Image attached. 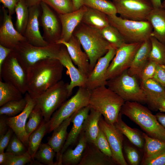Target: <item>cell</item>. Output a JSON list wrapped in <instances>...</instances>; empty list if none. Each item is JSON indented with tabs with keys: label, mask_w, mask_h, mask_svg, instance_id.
<instances>
[{
	"label": "cell",
	"mask_w": 165,
	"mask_h": 165,
	"mask_svg": "<svg viewBox=\"0 0 165 165\" xmlns=\"http://www.w3.org/2000/svg\"><path fill=\"white\" fill-rule=\"evenodd\" d=\"M2 9L3 19L0 28V44L13 50L19 43L27 40L14 28L7 9L3 6Z\"/></svg>",
	"instance_id": "e0dca14e"
},
{
	"label": "cell",
	"mask_w": 165,
	"mask_h": 165,
	"mask_svg": "<svg viewBox=\"0 0 165 165\" xmlns=\"http://www.w3.org/2000/svg\"></svg>",
	"instance_id": "be15d7a7"
},
{
	"label": "cell",
	"mask_w": 165,
	"mask_h": 165,
	"mask_svg": "<svg viewBox=\"0 0 165 165\" xmlns=\"http://www.w3.org/2000/svg\"><path fill=\"white\" fill-rule=\"evenodd\" d=\"M27 103L25 97L20 100L8 101L0 107V115L7 117L15 116L24 110Z\"/></svg>",
	"instance_id": "d590c367"
},
{
	"label": "cell",
	"mask_w": 165,
	"mask_h": 165,
	"mask_svg": "<svg viewBox=\"0 0 165 165\" xmlns=\"http://www.w3.org/2000/svg\"><path fill=\"white\" fill-rule=\"evenodd\" d=\"M155 116L159 123L165 128V114L159 112Z\"/></svg>",
	"instance_id": "11a10c76"
},
{
	"label": "cell",
	"mask_w": 165,
	"mask_h": 165,
	"mask_svg": "<svg viewBox=\"0 0 165 165\" xmlns=\"http://www.w3.org/2000/svg\"><path fill=\"white\" fill-rule=\"evenodd\" d=\"M13 50L0 44V69L5 60Z\"/></svg>",
	"instance_id": "f5cc1de1"
},
{
	"label": "cell",
	"mask_w": 165,
	"mask_h": 165,
	"mask_svg": "<svg viewBox=\"0 0 165 165\" xmlns=\"http://www.w3.org/2000/svg\"><path fill=\"white\" fill-rule=\"evenodd\" d=\"M151 3L153 8L162 7L161 0H148Z\"/></svg>",
	"instance_id": "680465c9"
},
{
	"label": "cell",
	"mask_w": 165,
	"mask_h": 165,
	"mask_svg": "<svg viewBox=\"0 0 165 165\" xmlns=\"http://www.w3.org/2000/svg\"><path fill=\"white\" fill-rule=\"evenodd\" d=\"M86 7L83 6L80 9L72 12L59 14L61 26L60 38L68 42L72 36L73 32L77 26L82 21Z\"/></svg>",
	"instance_id": "7402d4cb"
},
{
	"label": "cell",
	"mask_w": 165,
	"mask_h": 165,
	"mask_svg": "<svg viewBox=\"0 0 165 165\" xmlns=\"http://www.w3.org/2000/svg\"><path fill=\"white\" fill-rule=\"evenodd\" d=\"M146 19L152 28V36L165 44V9L153 8Z\"/></svg>",
	"instance_id": "484cf974"
},
{
	"label": "cell",
	"mask_w": 165,
	"mask_h": 165,
	"mask_svg": "<svg viewBox=\"0 0 165 165\" xmlns=\"http://www.w3.org/2000/svg\"><path fill=\"white\" fill-rule=\"evenodd\" d=\"M61 44L50 43L45 46L33 45L27 41L21 42L13 49L20 62L25 71L42 60L57 59Z\"/></svg>",
	"instance_id": "8992f818"
},
{
	"label": "cell",
	"mask_w": 165,
	"mask_h": 165,
	"mask_svg": "<svg viewBox=\"0 0 165 165\" xmlns=\"http://www.w3.org/2000/svg\"><path fill=\"white\" fill-rule=\"evenodd\" d=\"M42 0H25L28 7L40 5Z\"/></svg>",
	"instance_id": "91938a15"
},
{
	"label": "cell",
	"mask_w": 165,
	"mask_h": 165,
	"mask_svg": "<svg viewBox=\"0 0 165 165\" xmlns=\"http://www.w3.org/2000/svg\"><path fill=\"white\" fill-rule=\"evenodd\" d=\"M141 86L145 95L146 103L152 110L157 111L158 101L165 98V88L152 79L141 83Z\"/></svg>",
	"instance_id": "cb8c5ba5"
},
{
	"label": "cell",
	"mask_w": 165,
	"mask_h": 165,
	"mask_svg": "<svg viewBox=\"0 0 165 165\" xmlns=\"http://www.w3.org/2000/svg\"><path fill=\"white\" fill-rule=\"evenodd\" d=\"M56 43L66 46L73 62L77 66L82 74L87 78L90 73L89 60L87 54L82 50L81 44L78 39L72 35L68 42L60 39Z\"/></svg>",
	"instance_id": "ac0fdd59"
},
{
	"label": "cell",
	"mask_w": 165,
	"mask_h": 165,
	"mask_svg": "<svg viewBox=\"0 0 165 165\" xmlns=\"http://www.w3.org/2000/svg\"><path fill=\"white\" fill-rule=\"evenodd\" d=\"M59 14H65L75 10L72 0H42Z\"/></svg>",
	"instance_id": "b9f144b4"
},
{
	"label": "cell",
	"mask_w": 165,
	"mask_h": 165,
	"mask_svg": "<svg viewBox=\"0 0 165 165\" xmlns=\"http://www.w3.org/2000/svg\"><path fill=\"white\" fill-rule=\"evenodd\" d=\"M74 148H68L63 153L61 160L62 165H79L86 150L88 141L82 130Z\"/></svg>",
	"instance_id": "4316f807"
},
{
	"label": "cell",
	"mask_w": 165,
	"mask_h": 165,
	"mask_svg": "<svg viewBox=\"0 0 165 165\" xmlns=\"http://www.w3.org/2000/svg\"><path fill=\"white\" fill-rule=\"evenodd\" d=\"M144 165H165V151L153 157L143 159Z\"/></svg>",
	"instance_id": "c3c4849f"
},
{
	"label": "cell",
	"mask_w": 165,
	"mask_h": 165,
	"mask_svg": "<svg viewBox=\"0 0 165 165\" xmlns=\"http://www.w3.org/2000/svg\"><path fill=\"white\" fill-rule=\"evenodd\" d=\"M120 112L138 124L149 136L165 141V128L156 116L141 103L125 101Z\"/></svg>",
	"instance_id": "7a4b0ae2"
},
{
	"label": "cell",
	"mask_w": 165,
	"mask_h": 165,
	"mask_svg": "<svg viewBox=\"0 0 165 165\" xmlns=\"http://www.w3.org/2000/svg\"><path fill=\"white\" fill-rule=\"evenodd\" d=\"M13 130L9 127L6 133L0 137V153L4 152L7 147L14 134Z\"/></svg>",
	"instance_id": "f907efd6"
},
{
	"label": "cell",
	"mask_w": 165,
	"mask_h": 165,
	"mask_svg": "<svg viewBox=\"0 0 165 165\" xmlns=\"http://www.w3.org/2000/svg\"><path fill=\"white\" fill-rule=\"evenodd\" d=\"M157 64L154 62L148 61L142 68L139 78L141 83H143L148 80L152 79L156 70Z\"/></svg>",
	"instance_id": "bcb514c9"
},
{
	"label": "cell",
	"mask_w": 165,
	"mask_h": 165,
	"mask_svg": "<svg viewBox=\"0 0 165 165\" xmlns=\"http://www.w3.org/2000/svg\"><path fill=\"white\" fill-rule=\"evenodd\" d=\"M151 48L148 61L157 64L165 65V44L151 36L150 38Z\"/></svg>",
	"instance_id": "8d00e7d4"
},
{
	"label": "cell",
	"mask_w": 165,
	"mask_h": 165,
	"mask_svg": "<svg viewBox=\"0 0 165 165\" xmlns=\"http://www.w3.org/2000/svg\"><path fill=\"white\" fill-rule=\"evenodd\" d=\"M152 79L165 88V65L157 64L155 75Z\"/></svg>",
	"instance_id": "681fc988"
},
{
	"label": "cell",
	"mask_w": 165,
	"mask_h": 165,
	"mask_svg": "<svg viewBox=\"0 0 165 165\" xmlns=\"http://www.w3.org/2000/svg\"><path fill=\"white\" fill-rule=\"evenodd\" d=\"M151 48L150 38L141 43L127 70L130 75L139 77L142 68L148 61Z\"/></svg>",
	"instance_id": "83f0119b"
},
{
	"label": "cell",
	"mask_w": 165,
	"mask_h": 165,
	"mask_svg": "<svg viewBox=\"0 0 165 165\" xmlns=\"http://www.w3.org/2000/svg\"><path fill=\"white\" fill-rule=\"evenodd\" d=\"M122 115L120 112L116 121L114 123L115 127L135 146L140 148L144 147L145 140L142 135L136 129L128 126L122 120Z\"/></svg>",
	"instance_id": "f546056e"
},
{
	"label": "cell",
	"mask_w": 165,
	"mask_h": 165,
	"mask_svg": "<svg viewBox=\"0 0 165 165\" xmlns=\"http://www.w3.org/2000/svg\"><path fill=\"white\" fill-rule=\"evenodd\" d=\"M145 140L143 159L149 158L165 151V141L151 137L142 133Z\"/></svg>",
	"instance_id": "d6a6232c"
},
{
	"label": "cell",
	"mask_w": 165,
	"mask_h": 165,
	"mask_svg": "<svg viewBox=\"0 0 165 165\" xmlns=\"http://www.w3.org/2000/svg\"><path fill=\"white\" fill-rule=\"evenodd\" d=\"M117 49L111 45L107 53L98 60L87 78L86 87L89 90H91L98 87L106 85L107 71L116 54Z\"/></svg>",
	"instance_id": "5bb4252c"
},
{
	"label": "cell",
	"mask_w": 165,
	"mask_h": 165,
	"mask_svg": "<svg viewBox=\"0 0 165 165\" xmlns=\"http://www.w3.org/2000/svg\"><path fill=\"white\" fill-rule=\"evenodd\" d=\"M6 152L16 155H21L27 152L28 149L14 133L6 148Z\"/></svg>",
	"instance_id": "7bdbcfd3"
},
{
	"label": "cell",
	"mask_w": 165,
	"mask_h": 165,
	"mask_svg": "<svg viewBox=\"0 0 165 165\" xmlns=\"http://www.w3.org/2000/svg\"><path fill=\"white\" fill-rule=\"evenodd\" d=\"M136 77L130 75L127 70L108 80L106 86L120 96L125 102L146 103L145 94Z\"/></svg>",
	"instance_id": "ba28073f"
},
{
	"label": "cell",
	"mask_w": 165,
	"mask_h": 165,
	"mask_svg": "<svg viewBox=\"0 0 165 165\" xmlns=\"http://www.w3.org/2000/svg\"><path fill=\"white\" fill-rule=\"evenodd\" d=\"M116 164L112 158L102 152L94 144L88 142L79 165H109Z\"/></svg>",
	"instance_id": "d4e9b609"
},
{
	"label": "cell",
	"mask_w": 165,
	"mask_h": 165,
	"mask_svg": "<svg viewBox=\"0 0 165 165\" xmlns=\"http://www.w3.org/2000/svg\"><path fill=\"white\" fill-rule=\"evenodd\" d=\"M124 149L130 164L131 165H138L140 160V157L137 150L134 147L129 145L125 146Z\"/></svg>",
	"instance_id": "7dc6e473"
},
{
	"label": "cell",
	"mask_w": 165,
	"mask_h": 165,
	"mask_svg": "<svg viewBox=\"0 0 165 165\" xmlns=\"http://www.w3.org/2000/svg\"><path fill=\"white\" fill-rule=\"evenodd\" d=\"M43 119L42 111L35 106L30 113L25 126V131L29 137L40 125Z\"/></svg>",
	"instance_id": "60d3db41"
},
{
	"label": "cell",
	"mask_w": 165,
	"mask_h": 165,
	"mask_svg": "<svg viewBox=\"0 0 165 165\" xmlns=\"http://www.w3.org/2000/svg\"><path fill=\"white\" fill-rule=\"evenodd\" d=\"M6 157V152H4L0 153V165H3Z\"/></svg>",
	"instance_id": "94428289"
},
{
	"label": "cell",
	"mask_w": 165,
	"mask_h": 165,
	"mask_svg": "<svg viewBox=\"0 0 165 165\" xmlns=\"http://www.w3.org/2000/svg\"><path fill=\"white\" fill-rule=\"evenodd\" d=\"M99 126L106 137L114 162L119 165H127L123 152V134L114 124L108 123L102 116L99 121Z\"/></svg>",
	"instance_id": "4fadbf2b"
},
{
	"label": "cell",
	"mask_w": 165,
	"mask_h": 165,
	"mask_svg": "<svg viewBox=\"0 0 165 165\" xmlns=\"http://www.w3.org/2000/svg\"><path fill=\"white\" fill-rule=\"evenodd\" d=\"M162 7L165 9V0L162 2Z\"/></svg>",
	"instance_id": "6125c7cd"
},
{
	"label": "cell",
	"mask_w": 165,
	"mask_h": 165,
	"mask_svg": "<svg viewBox=\"0 0 165 165\" xmlns=\"http://www.w3.org/2000/svg\"><path fill=\"white\" fill-rule=\"evenodd\" d=\"M57 59L67 69V73L69 75L71 82L68 86L70 95L74 88L76 87H86L87 78L84 76L74 65L66 46L61 44Z\"/></svg>",
	"instance_id": "ffe728a7"
},
{
	"label": "cell",
	"mask_w": 165,
	"mask_h": 165,
	"mask_svg": "<svg viewBox=\"0 0 165 165\" xmlns=\"http://www.w3.org/2000/svg\"><path fill=\"white\" fill-rule=\"evenodd\" d=\"M101 114L98 111L90 108V113L85 120L83 126L88 142L94 144L99 133V121Z\"/></svg>",
	"instance_id": "f1b7e54d"
},
{
	"label": "cell",
	"mask_w": 165,
	"mask_h": 165,
	"mask_svg": "<svg viewBox=\"0 0 165 165\" xmlns=\"http://www.w3.org/2000/svg\"><path fill=\"white\" fill-rule=\"evenodd\" d=\"M117 11L123 18L134 21H146L153 8L148 0H112Z\"/></svg>",
	"instance_id": "7c38bea8"
},
{
	"label": "cell",
	"mask_w": 165,
	"mask_h": 165,
	"mask_svg": "<svg viewBox=\"0 0 165 165\" xmlns=\"http://www.w3.org/2000/svg\"><path fill=\"white\" fill-rule=\"evenodd\" d=\"M0 77L4 82L16 87L23 94L27 91V73L13 50L4 62L0 69Z\"/></svg>",
	"instance_id": "30bf717a"
},
{
	"label": "cell",
	"mask_w": 165,
	"mask_h": 165,
	"mask_svg": "<svg viewBox=\"0 0 165 165\" xmlns=\"http://www.w3.org/2000/svg\"><path fill=\"white\" fill-rule=\"evenodd\" d=\"M91 90L81 87L69 99L63 103L53 114L48 121V133L53 131L64 121L81 108L89 105Z\"/></svg>",
	"instance_id": "9c48e42d"
},
{
	"label": "cell",
	"mask_w": 165,
	"mask_h": 165,
	"mask_svg": "<svg viewBox=\"0 0 165 165\" xmlns=\"http://www.w3.org/2000/svg\"><path fill=\"white\" fill-rule=\"evenodd\" d=\"M83 4L86 7L101 12L107 15H116V7L112 2L107 0H83Z\"/></svg>",
	"instance_id": "f35d334b"
},
{
	"label": "cell",
	"mask_w": 165,
	"mask_h": 165,
	"mask_svg": "<svg viewBox=\"0 0 165 165\" xmlns=\"http://www.w3.org/2000/svg\"><path fill=\"white\" fill-rule=\"evenodd\" d=\"M72 115L55 129L51 136L48 139L47 143L52 147L57 154L55 165H62L61 152L67 138L68 134L67 130L71 122Z\"/></svg>",
	"instance_id": "603a6c76"
},
{
	"label": "cell",
	"mask_w": 165,
	"mask_h": 165,
	"mask_svg": "<svg viewBox=\"0 0 165 165\" xmlns=\"http://www.w3.org/2000/svg\"><path fill=\"white\" fill-rule=\"evenodd\" d=\"M125 102L118 94L103 86L91 90L89 105L100 112L108 123L114 124Z\"/></svg>",
	"instance_id": "3957f363"
},
{
	"label": "cell",
	"mask_w": 165,
	"mask_h": 165,
	"mask_svg": "<svg viewBox=\"0 0 165 165\" xmlns=\"http://www.w3.org/2000/svg\"><path fill=\"white\" fill-rule=\"evenodd\" d=\"M56 153L47 143H42L34 156V159L43 165H55L53 159Z\"/></svg>",
	"instance_id": "ab89813d"
},
{
	"label": "cell",
	"mask_w": 165,
	"mask_h": 165,
	"mask_svg": "<svg viewBox=\"0 0 165 165\" xmlns=\"http://www.w3.org/2000/svg\"><path fill=\"white\" fill-rule=\"evenodd\" d=\"M25 97L27 103L24 110L15 116L7 117L6 121L9 127L28 148L29 137L26 133L25 127L29 115L35 106L36 103L34 98L32 97L27 92Z\"/></svg>",
	"instance_id": "9a60e30c"
},
{
	"label": "cell",
	"mask_w": 165,
	"mask_h": 165,
	"mask_svg": "<svg viewBox=\"0 0 165 165\" xmlns=\"http://www.w3.org/2000/svg\"><path fill=\"white\" fill-rule=\"evenodd\" d=\"M22 94L13 84L0 80V107L8 101L23 98Z\"/></svg>",
	"instance_id": "836d02e7"
},
{
	"label": "cell",
	"mask_w": 165,
	"mask_h": 165,
	"mask_svg": "<svg viewBox=\"0 0 165 165\" xmlns=\"http://www.w3.org/2000/svg\"><path fill=\"white\" fill-rule=\"evenodd\" d=\"M16 14V29L23 35L29 17V7L25 0H19L15 8Z\"/></svg>",
	"instance_id": "e575fe53"
},
{
	"label": "cell",
	"mask_w": 165,
	"mask_h": 165,
	"mask_svg": "<svg viewBox=\"0 0 165 165\" xmlns=\"http://www.w3.org/2000/svg\"><path fill=\"white\" fill-rule=\"evenodd\" d=\"M157 107L161 112H165V98H161L158 101Z\"/></svg>",
	"instance_id": "9f6ffc18"
},
{
	"label": "cell",
	"mask_w": 165,
	"mask_h": 165,
	"mask_svg": "<svg viewBox=\"0 0 165 165\" xmlns=\"http://www.w3.org/2000/svg\"><path fill=\"white\" fill-rule=\"evenodd\" d=\"M40 24L42 28L43 38L48 43H56L61 33L58 19L50 7L42 1Z\"/></svg>",
	"instance_id": "2e32d148"
},
{
	"label": "cell",
	"mask_w": 165,
	"mask_h": 165,
	"mask_svg": "<svg viewBox=\"0 0 165 165\" xmlns=\"http://www.w3.org/2000/svg\"><path fill=\"white\" fill-rule=\"evenodd\" d=\"M141 43H126L117 49L107 71V80L115 78L128 69Z\"/></svg>",
	"instance_id": "8fae6325"
},
{
	"label": "cell",
	"mask_w": 165,
	"mask_h": 165,
	"mask_svg": "<svg viewBox=\"0 0 165 165\" xmlns=\"http://www.w3.org/2000/svg\"><path fill=\"white\" fill-rule=\"evenodd\" d=\"M64 66L57 59L40 61L27 71V92L32 98L39 96L61 80Z\"/></svg>",
	"instance_id": "6da1fadb"
},
{
	"label": "cell",
	"mask_w": 165,
	"mask_h": 165,
	"mask_svg": "<svg viewBox=\"0 0 165 165\" xmlns=\"http://www.w3.org/2000/svg\"><path fill=\"white\" fill-rule=\"evenodd\" d=\"M28 20L23 35L30 44L38 46H45L48 43L42 36L39 30V17L41 12L40 5L29 7Z\"/></svg>",
	"instance_id": "d6986e66"
},
{
	"label": "cell",
	"mask_w": 165,
	"mask_h": 165,
	"mask_svg": "<svg viewBox=\"0 0 165 165\" xmlns=\"http://www.w3.org/2000/svg\"><path fill=\"white\" fill-rule=\"evenodd\" d=\"M101 31L105 39L111 45L117 49L126 43L117 29L110 24L103 28Z\"/></svg>",
	"instance_id": "74e56055"
},
{
	"label": "cell",
	"mask_w": 165,
	"mask_h": 165,
	"mask_svg": "<svg viewBox=\"0 0 165 165\" xmlns=\"http://www.w3.org/2000/svg\"><path fill=\"white\" fill-rule=\"evenodd\" d=\"M6 157L3 165H24L31 163V156L28 152L21 155H16L6 152Z\"/></svg>",
	"instance_id": "ee69618b"
},
{
	"label": "cell",
	"mask_w": 165,
	"mask_h": 165,
	"mask_svg": "<svg viewBox=\"0 0 165 165\" xmlns=\"http://www.w3.org/2000/svg\"><path fill=\"white\" fill-rule=\"evenodd\" d=\"M48 121L46 122L43 119L38 127L29 136L28 152L32 160H35L34 156L41 143L42 139L48 133Z\"/></svg>",
	"instance_id": "1f68e13d"
},
{
	"label": "cell",
	"mask_w": 165,
	"mask_h": 165,
	"mask_svg": "<svg viewBox=\"0 0 165 165\" xmlns=\"http://www.w3.org/2000/svg\"><path fill=\"white\" fill-rule=\"evenodd\" d=\"M94 145L105 155L112 159V152L108 140L105 133L100 128Z\"/></svg>",
	"instance_id": "f6af8a7d"
},
{
	"label": "cell",
	"mask_w": 165,
	"mask_h": 165,
	"mask_svg": "<svg viewBox=\"0 0 165 165\" xmlns=\"http://www.w3.org/2000/svg\"><path fill=\"white\" fill-rule=\"evenodd\" d=\"M19 0H0V2L3 6L7 9L9 14L12 16L15 12V8Z\"/></svg>",
	"instance_id": "816d5d0a"
},
{
	"label": "cell",
	"mask_w": 165,
	"mask_h": 165,
	"mask_svg": "<svg viewBox=\"0 0 165 165\" xmlns=\"http://www.w3.org/2000/svg\"><path fill=\"white\" fill-rule=\"evenodd\" d=\"M82 21L87 26L100 30L110 25L106 14L87 7L83 15Z\"/></svg>",
	"instance_id": "4dcf8cb0"
},
{
	"label": "cell",
	"mask_w": 165,
	"mask_h": 165,
	"mask_svg": "<svg viewBox=\"0 0 165 165\" xmlns=\"http://www.w3.org/2000/svg\"><path fill=\"white\" fill-rule=\"evenodd\" d=\"M7 116L0 115V137L5 134L9 128L6 121Z\"/></svg>",
	"instance_id": "db71d44e"
},
{
	"label": "cell",
	"mask_w": 165,
	"mask_h": 165,
	"mask_svg": "<svg viewBox=\"0 0 165 165\" xmlns=\"http://www.w3.org/2000/svg\"><path fill=\"white\" fill-rule=\"evenodd\" d=\"M75 36L89 58L90 73L98 60L107 53L111 45L104 38L100 29L87 25L79 28Z\"/></svg>",
	"instance_id": "277c9868"
},
{
	"label": "cell",
	"mask_w": 165,
	"mask_h": 165,
	"mask_svg": "<svg viewBox=\"0 0 165 165\" xmlns=\"http://www.w3.org/2000/svg\"><path fill=\"white\" fill-rule=\"evenodd\" d=\"M107 17L110 24L117 29L126 43H141L152 36V28L147 20H132L116 15H107Z\"/></svg>",
	"instance_id": "5b68a950"
},
{
	"label": "cell",
	"mask_w": 165,
	"mask_h": 165,
	"mask_svg": "<svg viewBox=\"0 0 165 165\" xmlns=\"http://www.w3.org/2000/svg\"><path fill=\"white\" fill-rule=\"evenodd\" d=\"M90 109V108L89 105L81 108L72 115L71 119L72 126L68 134L66 141L61 151V160L62 154L64 152L78 141L83 130L84 121L89 114Z\"/></svg>",
	"instance_id": "44dd1931"
},
{
	"label": "cell",
	"mask_w": 165,
	"mask_h": 165,
	"mask_svg": "<svg viewBox=\"0 0 165 165\" xmlns=\"http://www.w3.org/2000/svg\"><path fill=\"white\" fill-rule=\"evenodd\" d=\"M69 84L61 80L34 98L35 106L41 110L45 121H49L54 112L71 96Z\"/></svg>",
	"instance_id": "52a82bcc"
},
{
	"label": "cell",
	"mask_w": 165,
	"mask_h": 165,
	"mask_svg": "<svg viewBox=\"0 0 165 165\" xmlns=\"http://www.w3.org/2000/svg\"><path fill=\"white\" fill-rule=\"evenodd\" d=\"M75 10L81 8L83 6V0H72Z\"/></svg>",
	"instance_id": "6f0895ef"
}]
</instances>
